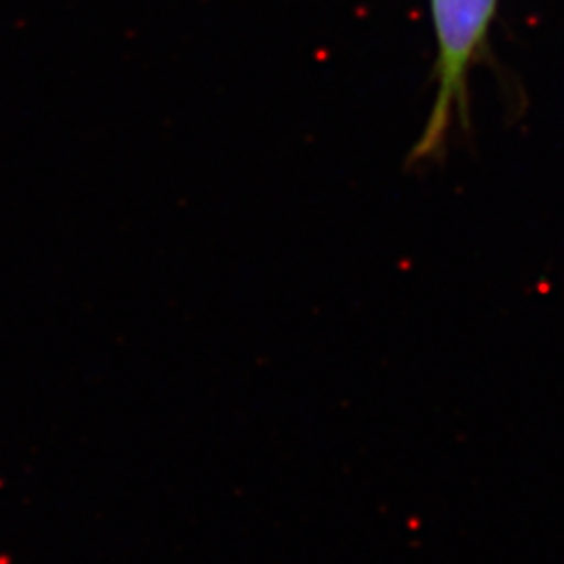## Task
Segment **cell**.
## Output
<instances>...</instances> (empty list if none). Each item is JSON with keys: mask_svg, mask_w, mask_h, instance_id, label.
<instances>
[{"mask_svg": "<svg viewBox=\"0 0 564 564\" xmlns=\"http://www.w3.org/2000/svg\"><path fill=\"white\" fill-rule=\"evenodd\" d=\"M494 9L496 0H433L440 42V88L431 120L419 142V155H426L437 149L452 120V113L458 105H463L466 69L484 41Z\"/></svg>", "mask_w": 564, "mask_h": 564, "instance_id": "6da1fadb", "label": "cell"}]
</instances>
